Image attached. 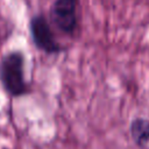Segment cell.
<instances>
[{"label":"cell","instance_id":"obj_1","mask_svg":"<svg viewBox=\"0 0 149 149\" xmlns=\"http://www.w3.org/2000/svg\"><path fill=\"white\" fill-rule=\"evenodd\" d=\"M0 79L5 90L13 97L27 93V84L23 77V56L20 52H9L1 59Z\"/></svg>","mask_w":149,"mask_h":149},{"label":"cell","instance_id":"obj_3","mask_svg":"<svg viewBox=\"0 0 149 149\" xmlns=\"http://www.w3.org/2000/svg\"><path fill=\"white\" fill-rule=\"evenodd\" d=\"M77 0H56L50 8L54 24L63 33L71 34L77 27Z\"/></svg>","mask_w":149,"mask_h":149},{"label":"cell","instance_id":"obj_4","mask_svg":"<svg viewBox=\"0 0 149 149\" xmlns=\"http://www.w3.org/2000/svg\"><path fill=\"white\" fill-rule=\"evenodd\" d=\"M130 135L139 147H146L149 143V120L136 118L130 123Z\"/></svg>","mask_w":149,"mask_h":149},{"label":"cell","instance_id":"obj_2","mask_svg":"<svg viewBox=\"0 0 149 149\" xmlns=\"http://www.w3.org/2000/svg\"><path fill=\"white\" fill-rule=\"evenodd\" d=\"M29 28L33 41L38 49L47 54H57L61 51L62 48L56 42L51 28L43 15H35L31 17Z\"/></svg>","mask_w":149,"mask_h":149}]
</instances>
